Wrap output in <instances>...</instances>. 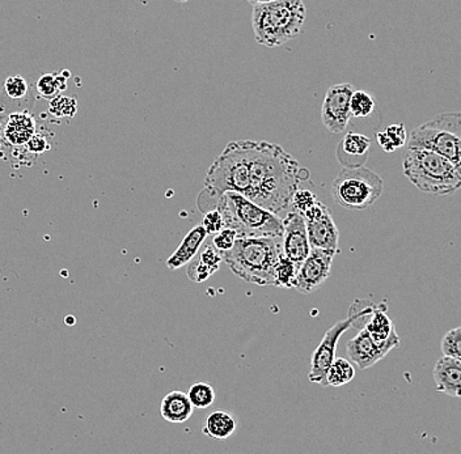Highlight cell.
Segmentation results:
<instances>
[{
	"label": "cell",
	"mask_w": 461,
	"mask_h": 454,
	"mask_svg": "<svg viewBox=\"0 0 461 454\" xmlns=\"http://www.w3.org/2000/svg\"><path fill=\"white\" fill-rule=\"evenodd\" d=\"M299 163L281 146L265 140L230 143L207 171L204 188L236 191L274 214L291 207L301 188Z\"/></svg>",
	"instance_id": "cell-1"
},
{
	"label": "cell",
	"mask_w": 461,
	"mask_h": 454,
	"mask_svg": "<svg viewBox=\"0 0 461 454\" xmlns=\"http://www.w3.org/2000/svg\"><path fill=\"white\" fill-rule=\"evenodd\" d=\"M198 209L203 214L209 209H219L226 227L235 229L239 235L262 237L284 236V219L240 192H215L204 188L198 197Z\"/></svg>",
	"instance_id": "cell-2"
},
{
	"label": "cell",
	"mask_w": 461,
	"mask_h": 454,
	"mask_svg": "<svg viewBox=\"0 0 461 454\" xmlns=\"http://www.w3.org/2000/svg\"><path fill=\"white\" fill-rule=\"evenodd\" d=\"M284 238L239 235L223 254L233 274L259 287L276 286V266L284 255Z\"/></svg>",
	"instance_id": "cell-3"
},
{
	"label": "cell",
	"mask_w": 461,
	"mask_h": 454,
	"mask_svg": "<svg viewBox=\"0 0 461 454\" xmlns=\"http://www.w3.org/2000/svg\"><path fill=\"white\" fill-rule=\"evenodd\" d=\"M402 172L418 191L431 195L454 194L461 188V174L443 155L422 147H408Z\"/></svg>",
	"instance_id": "cell-4"
},
{
	"label": "cell",
	"mask_w": 461,
	"mask_h": 454,
	"mask_svg": "<svg viewBox=\"0 0 461 454\" xmlns=\"http://www.w3.org/2000/svg\"><path fill=\"white\" fill-rule=\"evenodd\" d=\"M305 22L303 0H276L253 5L252 28L256 41L265 48H279L295 40Z\"/></svg>",
	"instance_id": "cell-5"
},
{
	"label": "cell",
	"mask_w": 461,
	"mask_h": 454,
	"mask_svg": "<svg viewBox=\"0 0 461 454\" xmlns=\"http://www.w3.org/2000/svg\"><path fill=\"white\" fill-rule=\"evenodd\" d=\"M408 147H422L447 157L461 174V111H448L411 130Z\"/></svg>",
	"instance_id": "cell-6"
},
{
	"label": "cell",
	"mask_w": 461,
	"mask_h": 454,
	"mask_svg": "<svg viewBox=\"0 0 461 454\" xmlns=\"http://www.w3.org/2000/svg\"><path fill=\"white\" fill-rule=\"evenodd\" d=\"M383 178L365 166L344 168L331 185V197L337 205L350 211L368 209L382 197Z\"/></svg>",
	"instance_id": "cell-7"
},
{
	"label": "cell",
	"mask_w": 461,
	"mask_h": 454,
	"mask_svg": "<svg viewBox=\"0 0 461 454\" xmlns=\"http://www.w3.org/2000/svg\"><path fill=\"white\" fill-rule=\"evenodd\" d=\"M354 87L350 83L331 85L325 93L321 106V120L331 134H341L348 128L351 118V97Z\"/></svg>",
	"instance_id": "cell-8"
},
{
	"label": "cell",
	"mask_w": 461,
	"mask_h": 454,
	"mask_svg": "<svg viewBox=\"0 0 461 454\" xmlns=\"http://www.w3.org/2000/svg\"><path fill=\"white\" fill-rule=\"evenodd\" d=\"M354 325L353 318L348 316L344 321H339L327 330L324 338L313 352L311 359V370L308 378L311 382H317L324 387L325 378L333 361H336L337 344L342 335Z\"/></svg>",
	"instance_id": "cell-9"
},
{
	"label": "cell",
	"mask_w": 461,
	"mask_h": 454,
	"mask_svg": "<svg viewBox=\"0 0 461 454\" xmlns=\"http://www.w3.org/2000/svg\"><path fill=\"white\" fill-rule=\"evenodd\" d=\"M303 217L307 221L308 236L312 248L339 252V234L330 209L317 200Z\"/></svg>",
	"instance_id": "cell-10"
},
{
	"label": "cell",
	"mask_w": 461,
	"mask_h": 454,
	"mask_svg": "<svg viewBox=\"0 0 461 454\" xmlns=\"http://www.w3.org/2000/svg\"><path fill=\"white\" fill-rule=\"evenodd\" d=\"M336 254L337 253L330 250L312 248L307 260L301 264L294 289L305 295L319 289L330 278L331 263Z\"/></svg>",
	"instance_id": "cell-11"
},
{
	"label": "cell",
	"mask_w": 461,
	"mask_h": 454,
	"mask_svg": "<svg viewBox=\"0 0 461 454\" xmlns=\"http://www.w3.org/2000/svg\"><path fill=\"white\" fill-rule=\"evenodd\" d=\"M284 253L294 263H303L310 255L312 246L308 236L307 221L301 212L290 211L284 218Z\"/></svg>",
	"instance_id": "cell-12"
},
{
	"label": "cell",
	"mask_w": 461,
	"mask_h": 454,
	"mask_svg": "<svg viewBox=\"0 0 461 454\" xmlns=\"http://www.w3.org/2000/svg\"><path fill=\"white\" fill-rule=\"evenodd\" d=\"M346 352L354 364L359 367V369L365 370L367 368L375 366L377 361H382L388 352L384 347L380 346L370 333L363 327L358 334L348 342L346 344Z\"/></svg>",
	"instance_id": "cell-13"
},
{
	"label": "cell",
	"mask_w": 461,
	"mask_h": 454,
	"mask_svg": "<svg viewBox=\"0 0 461 454\" xmlns=\"http://www.w3.org/2000/svg\"><path fill=\"white\" fill-rule=\"evenodd\" d=\"M435 387L443 395L461 398V361L443 355L432 370Z\"/></svg>",
	"instance_id": "cell-14"
},
{
	"label": "cell",
	"mask_w": 461,
	"mask_h": 454,
	"mask_svg": "<svg viewBox=\"0 0 461 454\" xmlns=\"http://www.w3.org/2000/svg\"><path fill=\"white\" fill-rule=\"evenodd\" d=\"M370 148V138L359 132L348 131L337 147V160L344 168H358L367 160Z\"/></svg>",
	"instance_id": "cell-15"
},
{
	"label": "cell",
	"mask_w": 461,
	"mask_h": 454,
	"mask_svg": "<svg viewBox=\"0 0 461 454\" xmlns=\"http://www.w3.org/2000/svg\"><path fill=\"white\" fill-rule=\"evenodd\" d=\"M365 329L388 352H391L394 347L399 346L400 341H402L396 330H394L393 323L388 316L387 307L385 306H375L367 323L365 325Z\"/></svg>",
	"instance_id": "cell-16"
},
{
	"label": "cell",
	"mask_w": 461,
	"mask_h": 454,
	"mask_svg": "<svg viewBox=\"0 0 461 454\" xmlns=\"http://www.w3.org/2000/svg\"><path fill=\"white\" fill-rule=\"evenodd\" d=\"M36 135V120L28 111H14L3 123V142L23 147Z\"/></svg>",
	"instance_id": "cell-17"
},
{
	"label": "cell",
	"mask_w": 461,
	"mask_h": 454,
	"mask_svg": "<svg viewBox=\"0 0 461 454\" xmlns=\"http://www.w3.org/2000/svg\"><path fill=\"white\" fill-rule=\"evenodd\" d=\"M221 261H223V257H221V252L215 248L212 240L210 243H204L200 253L190 261L189 266H187V277L195 283H203L218 272Z\"/></svg>",
	"instance_id": "cell-18"
},
{
	"label": "cell",
	"mask_w": 461,
	"mask_h": 454,
	"mask_svg": "<svg viewBox=\"0 0 461 454\" xmlns=\"http://www.w3.org/2000/svg\"><path fill=\"white\" fill-rule=\"evenodd\" d=\"M207 236H209V234H207L206 228H204L202 224L195 226L194 228L189 231V234L184 237L178 248L176 249L175 253L168 258L167 267H168L169 270H178L185 266V264H189L190 261L195 258V255L200 253L203 244L206 243Z\"/></svg>",
	"instance_id": "cell-19"
},
{
	"label": "cell",
	"mask_w": 461,
	"mask_h": 454,
	"mask_svg": "<svg viewBox=\"0 0 461 454\" xmlns=\"http://www.w3.org/2000/svg\"><path fill=\"white\" fill-rule=\"evenodd\" d=\"M193 406L187 393L180 392V390H173L164 396L160 405V414L164 421L168 423H185L193 415Z\"/></svg>",
	"instance_id": "cell-20"
},
{
	"label": "cell",
	"mask_w": 461,
	"mask_h": 454,
	"mask_svg": "<svg viewBox=\"0 0 461 454\" xmlns=\"http://www.w3.org/2000/svg\"><path fill=\"white\" fill-rule=\"evenodd\" d=\"M238 423L229 411L216 410L207 415L202 432L210 439H229L235 433Z\"/></svg>",
	"instance_id": "cell-21"
},
{
	"label": "cell",
	"mask_w": 461,
	"mask_h": 454,
	"mask_svg": "<svg viewBox=\"0 0 461 454\" xmlns=\"http://www.w3.org/2000/svg\"><path fill=\"white\" fill-rule=\"evenodd\" d=\"M376 139L383 151L385 152H394L408 145L409 140L403 123L388 126L384 130L377 132Z\"/></svg>",
	"instance_id": "cell-22"
},
{
	"label": "cell",
	"mask_w": 461,
	"mask_h": 454,
	"mask_svg": "<svg viewBox=\"0 0 461 454\" xmlns=\"http://www.w3.org/2000/svg\"><path fill=\"white\" fill-rule=\"evenodd\" d=\"M356 378V369L350 361L344 358H336L328 370L324 387H344Z\"/></svg>",
	"instance_id": "cell-23"
},
{
	"label": "cell",
	"mask_w": 461,
	"mask_h": 454,
	"mask_svg": "<svg viewBox=\"0 0 461 454\" xmlns=\"http://www.w3.org/2000/svg\"><path fill=\"white\" fill-rule=\"evenodd\" d=\"M66 73L45 74L37 82V92L46 100H54L68 87Z\"/></svg>",
	"instance_id": "cell-24"
},
{
	"label": "cell",
	"mask_w": 461,
	"mask_h": 454,
	"mask_svg": "<svg viewBox=\"0 0 461 454\" xmlns=\"http://www.w3.org/2000/svg\"><path fill=\"white\" fill-rule=\"evenodd\" d=\"M301 263H294L293 260L282 255L276 266V286L279 289H291L298 277Z\"/></svg>",
	"instance_id": "cell-25"
},
{
	"label": "cell",
	"mask_w": 461,
	"mask_h": 454,
	"mask_svg": "<svg viewBox=\"0 0 461 454\" xmlns=\"http://www.w3.org/2000/svg\"><path fill=\"white\" fill-rule=\"evenodd\" d=\"M187 396H189L190 401H192L195 409H207L215 401L214 387L206 384V382H195L187 389Z\"/></svg>",
	"instance_id": "cell-26"
},
{
	"label": "cell",
	"mask_w": 461,
	"mask_h": 454,
	"mask_svg": "<svg viewBox=\"0 0 461 454\" xmlns=\"http://www.w3.org/2000/svg\"><path fill=\"white\" fill-rule=\"evenodd\" d=\"M376 108L374 97L365 91H354L353 97H351V116L353 118H367L374 113Z\"/></svg>",
	"instance_id": "cell-27"
},
{
	"label": "cell",
	"mask_w": 461,
	"mask_h": 454,
	"mask_svg": "<svg viewBox=\"0 0 461 454\" xmlns=\"http://www.w3.org/2000/svg\"><path fill=\"white\" fill-rule=\"evenodd\" d=\"M29 85L24 77L16 75V76L7 77L5 83V91L3 96L10 99L11 102H23L29 93Z\"/></svg>",
	"instance_id": "cell-28"
},
{
	"label": "cell",
	"mask_w": 461,
	"mask_h": 454,
	"mask_svg": "<svg viewBox=\"0 0 461 454\" xmlns=\"http://www.w3.org/2000/svg\"><path fill=\"white\" fill-rule=\"evenodd\" d=\"M442 352L443 355L461 361V326L446 333L442 339Z\"/></svg>",
	"instance_id": "cell-29"
},
{
	"label": "cell",
	"mask_w": 461,
	"mask_h": 454,
	"mask_svg": "<svg viewBox=\"0 0 461 454\" xmlns=\"http://www.w3.org/2000/svg\"><path fill=\"white\" fill-rule=\"evenodd\" d=\"M77 100L72 97L58 96L51 100L50 113L59 118H72L77 114Z\"/></svg>",
	"instance_id": "cell-30"
},
{
	"label": "cell",
	"mask_w": 461,
	"mask_h": 454,
	"mask_svg": "<svg viewBox=\"0 0 461 454\" xmlns=\"http://www.w3.org/2000/svg\"><path fill=\"white\" fill-rule=\"evenodd\" d=\"M238 231L230 228V227H226V228L221 229V232L214 235V237H212V244H214L215 248L221 252V257L233 248L236 240H238Z\"/></svg>",
	"instance_id": "cell-31"
},
{
	"label": "cell",
	"mask_w": 461,
	"mask_h": 454,
	"mask_svg": "<svg viewBox=\"0 0 461 454\" xmlns=\"http://www.w3.org/2000/svg\"><path fill=\"white\" fill-rule=\"evenodd\" d=\"M202 226L206 228L207 234L216 235L221 232V229L226 228V223H224L223 217H221L219 209H209L204 212L203 220H202Z\"/></svg>",
	"instance_id": "cell-32"
},
{
	"label": "cell",
	"mask_w": 461,
	"mask_h": 454,
	"mask_svg": "<svg viewBox=\"0 0 461 454\" xmlns=\"http://www.w3.org/2000/svg\"><path fill=\"white\" fill-rule=\"evenodd\" d=\"M316 202L317 198L312 192L299 189V191L295 192V195H294L291 207H293L294 211H298L301 212L302 215H304Z\"/></svg>",
	"instance_id": "cell-33"
},
{
	"label": "cell",
	"mask_w": 461,
	"mask_h": 454,
	"mask_svg": "<svg viewBox=\"0 0 461 454\" xmlns=\"http://www.w3.org/2000/svg\"><path fill=\"white\" fill-rule=\"evenodd\" d=\"M25 148L28 149L31 154L40 155L43 154L46 149L50 148L49 146L48 140L46 138H43L42 135L36 134L31 140L24 146Z\"/></svg>",
	"instance_id": "cell-34"
},
{
	"label": "cell",
	"mask_w": 461,
	"mask_h": 454,
	"mask_svg": "<svg viewBox=\"0 0 461 454\" xmlns=\"http://www.w3.org/2000/svg\"><path fill=\"white\" fill-rule=\"evenodd\" d=\"M248 3H249L250 5H258V4H264V3H270V2H276V0H247Z\"/></svg>",
	"instance_id": "cell-35"
},
{
	"label": "cell",
	"mask_w": 461,
	"mask_h": 454,
	"mask_svg": "<svg viewBox=\"0 0 461 454\" xmlns=\"http://www.w3.org/2000/svg\"><path fill=\"white\" fill-rule=\"evenodd\" d=\"M175 2H177V3H187V2H192V0H175Z\"/></svg>",
	"instance_id": "cell-36"
}]
</instances>
